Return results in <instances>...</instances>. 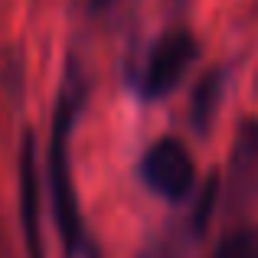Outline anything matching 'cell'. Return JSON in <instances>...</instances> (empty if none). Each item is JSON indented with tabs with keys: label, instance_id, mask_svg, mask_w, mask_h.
<instances>
[{
	"label": "cell",
	"instance_id": "6da1fadb",
	"mask_svg": "<svg viewBox=\"0 0 258 258\" xmlns=\"http://www.w3.org/2000/svg\"><path fill=\"white\" fill-rule=\"evenodd\" d=\"M85 92H88L85 76L72 62L66 69L62 88H59L56 111H52V138H49V200H52L56 232L59 242H62V258H92L76 180H72V160H69V138L85 108Z\"/></svg>",
	"mask_w": 258,
	"mask_h": 258
},
{
	"label": "cell",
	"instance_id": "7a4b0ae2",
	"mask_svg": "<svg viewBox=\"0 0 258 258\" xmlns=\"http://www.w3.org/2000/svg\"><path fill=\"white\" fill-rule=\"evenodd\" d=\"M196 56H200V43L193 39L189 30H170L151 46L144 66L138 72V88L141 101H160L167 95H173L180 82L186 79V72L193 69Z\"/></svg>",
	"mask_w": 258,
	"mask_h": 258
},
{
	"label": "cell",
	"instance_id": "3957f363",
	"mask_svg": "<svg viewBox=\"0 0 258 258\" xmlns=\"http://www.w3.org/2000/svg\"><path fill=\"white\" fill-rule=\"evenodd\" d=\"M141 180L167 203H186L196 189V167L180 138H160L141 157Z\"/></svg>",
	"mask_w": 258,
	"mask_h": 258
},
{
	"label": "cell",
	"instance_id": "277c9868",
	"mask_svg": "<svg viewBox=\"0 0 258 258\" xmlns=\"http://www.w3.org/2000/svg\"><path fill=\"white\" fill-rule=\"evenodd\" d=\"M222 200L232 219H242L258 209V118H242L235 127Z\"/></svg>",
	"mask_w": 258,
	"mask_h": 258
},
{
	"label": "cell",
	"instance_id": "5b68a950",
	"mask_svg": "<svg viewBox=\"0 0 258 258\" xmlns=\"http://www.w3.org/2000/svg\"><path fill=\"white\" fill-rule=\"evenodd\" d=\"M20 226H23L26 258H46L43 226H39V176H36L33 131L23 134V147H20Z\"/></svg>",
	"mask_w": 258,
	"mask_h": 258
},
{
	"label": "cell",
	"instance_id": "8992f818",
	"mask_svg": "<svg viewBox=\"0 0 258 258\" xmlns=\"http://www.w3.org/2000/svg\"><path fill=\"white\" fill-rule=\"evenodd\" d=\"M222 85H226V72L216 69L209 76H203V82L193 88V101H189V121L200 134L209 131V121H213L216 108H219L222 98Z\"/></svg>",
	"mask_w": 258,
	"mask_h": 258
},
{
	"label": "cell",
	"instance_id": "52a82bcc",
	"mask_svg": "<svg viewBox=\"0 0 258 258\" xmlns=\"http://www.w3.org/2000/svg\"><path fill=\"white\" fill-rule=\"evenodd\" d=\"M213 258H258V226H239L216 245Z\"/></svg>",
	"mask_w": 258,
	"mask_h": 258
},
{
	"label": "cell",
	"instance_id": "ba28073f",
	"mask_svg": "<svg viewBox=\"0 0 258 258\" xmlns=\"http://www.w3.org/2000/svg\"><path fill=\"white\" fill-rule=\"evenodd\" d=\"M124 0H88V13L92 17H105V13H114Z\"/></svg>",
	"mask_w": 258,
	"mask_h": 258
},
{
	"label": "cell",
	"instance_id": "9c48e42d",
	"mask_svg": "<svg viewBox=\"0 0 258 258\" xmlns=\"http://www.w3.org/2000/svg\"><path fill=\"white\" fill-rule=\"evenodd\" d=\"M0 258H7V235H4V219H0Z\"/></svg>",
	"mask_w": 258,
	"mask_h": 258
}]
</instances>
